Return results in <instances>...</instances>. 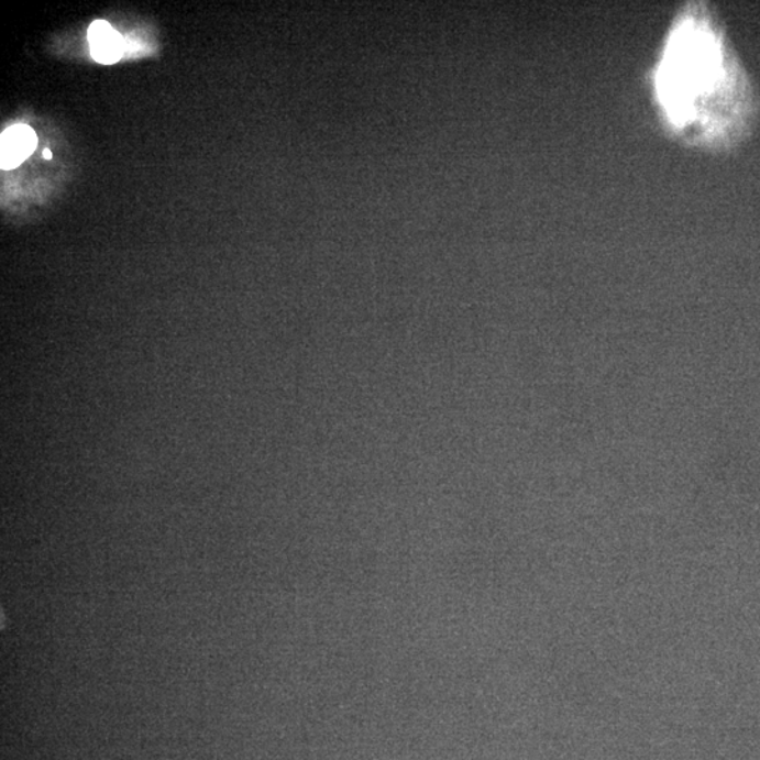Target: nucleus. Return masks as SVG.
I'll return each mask as SVG.
<instances>
[{
	"label": "nucleus",
	"instance_id": "nucleus-2",
	"mask_svg": "<svg viewBox=\"0 0 760 760\" xmlns=\"http://www.w3.org/2000/svg\"><path fill=\"white\" fill-rule=\"evenodd\" d=\"M37 147V135L29 125L19 124L2 134L0 164L3 169L16 168Z\"/></svg>",
	"mask_w": 760,
	"mask_h": 760
},
{
	"label": "nucleus",
	"instance_id": "nucleus-1",
	"mask_svg": "<svg viewBox=\"0 0 760 760\" xmlns=\"http://www.w3.org/2000/svg\"><path fill=\"white\" fill-rule=\"evenodd\" d=\"M659 99L678 129L737 128L751 113V97L723 40L704 20L691 18L673 32L658 73Z\"/></svg>",
	"mask_w": 760,
	"mask_h": 760
},
{
	"label": "nucleus",
	"instance_id": "nucleus-4",
	"mask_svg": "<svg viewBox=\"0 0 760 760\" xmlns=\"http://www.w3.org/2000/svg\"><path fill=\"white\" fill-rule=\"evenodd\" d=\"M44 158H45V159H52V158H53L52 151H49V150H44Z\"/></svg>",
	"mask_w": 760,
	"mask_h": 760
},
{
	"label": "nucleus",
	"instance_id": "nucleus-3",
	"mask_svg": "<svg viewBox=\"0 0 760 760\" xmlns=\"http://www.w3.org/2000/svg\"><path fill=\"white\" fill-rule=\"evenodd\" d=\"M88 38L90 53L98 63L114 64L123 57L124 40L104 20H97L90 24Z\"/></svg>",
	"mask_w": 760,
	"mask_h": 760
}]
</instances>
